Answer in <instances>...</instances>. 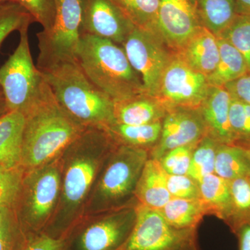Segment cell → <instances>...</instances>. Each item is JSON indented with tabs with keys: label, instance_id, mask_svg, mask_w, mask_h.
Here are the masks:
<instances>
[{
	"label": "cell",
	"instance_id": "38",
	"mask_svg": "<svg viewBox=\"0 0 250 250\" xmlns=\"http://www.w3.org/2000/svg\"><path fill=\"white\" fill-rule=\"evenodd\" d=\"M63 239L54 238L45 233L27 234L22 250H63Z\"/></svg>",
	"mask_w": 250,
	"mask_h": 250
},
{
	"label": "cell",
	"instance_id": "23",
	"mask_svg": "<svg viewBox=\"0 0 250 250\" xmlns=\"http://www.w3.org/2000/svg\"><path fill=\"white\" fill-rule=\"evenodd\" d=\"M105 129L118 144L147 149L150 152L160 139L161 122L142 125L113 123Z\"/></svg>",
	"mask_w": 250,
	"mask_h": 250
},
{
	"label": "cell",
	"instance_id": "26",
	"mask_svg": "<svg viewBox=\"0 0 250 250\" xmlns=\"http://www.w3.org/2000/svg\"><path fill=\"white\" fill-rule=\"evenodd\" d=\"M196 9L202 25L218 36L236 16V0H197Z\"/></svg>",
	"mask_w": 250,
	"mask_h": 250
},
{
	"label": "cell",
	"instance_id": "6",
	"mask_svg": "<svg viewBox=\"0 0 250 250\" xmlns=\"http://www.w3.org/2000/svg\"><path fill=\"white\" fill-rule=\"evenodd\" d=\"M62 188L61 156L24 171L14 215L26 234L44 233L53 218Z\"/></svg>",
	"mask_w": 250,
	"mask_h": 250
},
{
	"label": "cell",
	"instance_id": "34",
	"mask_svg": "<svg viewBox=\"0 0 250 250\" xmlns=\"http://www.w3.org/2000/svg\"><path fill=\"white\" fill-rule=\"evenodd\" d=\"M196 145L174 148L159 159L166 173L174 175L187 174L190 167L192 152Z\"/></svg>",
	"mask_w": 250,
	"mask_h": 250
},
{
	"label": "cell",
	"instance_id": "24",
	"mask_svg": "<svg viewBox=\"0 0 250 250\" xmlns=\"http://www.w3.org/2000/svg\"><path fill=\"white\" fill-rule=\"evenodd\" d=\"M217 37L220 52L218 65L207 78L210 85L224 86L249 72L242 54L228 41Z\"/></svg>",
	"mask_w": 250,
	"mask_h": 250
},
{
	"label": "cell",
	"instance_id": "20",
	"mask_svg": "<svg viewBox=\"0 0 250 250\" xmlns=\"http://www.w3.org/2000/svg\"><path fill=\"white\" fill-rule=\"evenodd\" d=\"M25 117L9 111L0 117V165L21 166L23 130Z\"/></svg>",
	"mask_w": 250,
	"mask_h": 250
},
{
	"label": "cell",
	"instance_id": "31",
	"mask_svg": "<svg viewBox=\"0 0 250 250\" xmlns=\"http://www.w3.org/2000/svg\"><path fill=\"white\" fill-rule=\"evenodd\" d=\"M32 22L30 14L18 3L9 1L0 4V47L11 33L29 27Z\"/></svg>",
	"mask_w": 250,
	"mask_h": 250
},
{
	"label": "cell",
	"instance_id": "15",
	"mask_svg": "<svg viewBox=\"0 0 250 250\" xmlns=\"http://www.w3.org/2000/svg\"><path fill=\"white\" fill-rule=\"evenodd\" d=\"M82 34L123 45L134 25L113 0H81Z\"/></svg>",
	"mask_w": 250,
	"mask_h": 250
},
{
	"label": "cell",
	"instance_id": "30",
	"mask_svg": "<svg viewBox=\"0 0 250 250\" xmlns=\"http://www.w3.org/2000/svg\"><path fill=\"white\" fill-rule=\"evenodd\" d=\"M218 36L228 41L242 54L250 72V16L236 15Z\"/></svg>",
	"mask_w": 250,
	"mask_h": 250
},
{
	"label": "cell",
	"instance_id": "44",
	"mask_svg": "<svg viewBox=\"0 0 250 250\" xmlns=\"http://www.w3.org/2000/svg\"><path fill=\"white\" fill-rule=\"evenodd\" d=\"M189 1H190V2H191L192 4H193L194 6H195V7H196L197 0H189Z\"/></svg>",
	"mask_w": 250,
	"mask_h": 250
},
{
	"label": "cell",
	"instance_id": "13",
	"mask_svg": "<svg viewBox=\"0 0 250 250\" xmlns=\"http://www.w3.org/2000/svg\"><path fill=\"white\" fill-rule=\"evenodd\" d=\"M205 135L207 130L199 108H167L161 122L160 139L149 152V158L159 160L174 148L197 144Z\"/></svg>",
	"mask_w": 250,
	"mask_h": 250
},
{
	"label": "cell",
	"instance_id": "43",
	"mask_svg": "<svg viewBox=\"0 0 250 250\" xmlns=\"http://www.w3.org/2000/svg\"><path fill=\"white\" fill-rule=\"evenodd\" d=\"M7 112L8 109L7 107H6L4 95H3L2 91H1V88H0V117L4 115Z\"/></svg>",
	"mask_w": 250,
	"mask_h": 250
},
{
	"label": "cell",
	"instance_id": "12",
	"mask_svg": "<svg viewBox=\"0 0 250 250\" xmlns=\"http://www.w3.org/2000/svg\"><path fill=\"white\" fill-rule=\"evenodd\" d=\"M210 84L208 78L196 71L174 53L161 79L156 98L166 108H196L201 106Z\"/></svg>",
	"mask_w": 250,
	"mask_h": 250
},
{
	"label": "cell",
	"instance_id": "19",
	"mask_svg": "<svg viewBox=\"0 0 250 250\" xmlns=\"http://www.w3.org/2000/svg\"><path fill=\"white\" fill-rule=\"evenodd\" d=\"M166 172L156 159L149 158L140 177L136 198L140 205L160 210L172 198L167 187Z\"/></svg>",
	"mask_w": 250,
	"mask_h": 250
},
{
	"label": "cell",
	"instance_id": "3",
	"mask_svg": "<svg viewBox=\"0 0 250 250\" xmlns=\"http://www.w3.org/2000/svg\"><path fill=\"white\" fill-rule=\"evenodd\" d=\"M41 73L59 106L82 127L105 129L114 123L113 100L88 80L77 62Z\"/></svg>",
	"mask_w": 250,
	"mask_h": 250
},
{
	"label": "cell",
	"instance_id": "21",
	"mask_svg": "<svg viewBox=\"0 0 250 250\" xmlns=\"http://www.w3.org/2000/svg\"><path fill=\"white\" fill-rule=\"evenodd\" d=\"M200 198L208 208V215L228 223L231 209V196L229 182L210 174L198 182Z\"/></svg>",
	"mask_w": 250,
	"mask_h": 250
},
{
	"label": "cell",
	"instance_id": "18",
	"mask_svg": "<svg viewBox=\"0 0 250 250\" xmlns=\"http://www.w3.org/2000/svg\"><path fill=\"white\" fill-rule=\"evenodd\" d=\"M177 54L189 66L208 77L218 65L220 56L218 37L202 26Z\"/></svg>",
	"mask_w": 250,
	"mask_h": 250
},
{
	"label": "cell",
	"instance_id": "36",
	"mask_svg": "<svg viewBox=\"0 0 250 250\" xmlns=\"http://www.w3.org/2000/svg\"><path fill=\"white\" fill-rule=\"evenodd\" d=\"M27 234L23 231L14 213L0 229V250H22Z\"/></svg>",
	"mask_w": 250,
	"mask_h": 250
},
{
	"label": "cell",
	"instance_id": "11",
	"mask_svg": "<svg viewBox=\"0 0 250 250\" xmlns=\"http://www.w3.org/2000/svg\"><path fill=\"white\" fill-rule=\"evenodd\" d=\"M122 46L141 78L145 93L156 98L163 75L174 52L159 34L137 27L131 31Z\"/></svg>",
	"mask_w": 250,
	"mask_h": 250
},
{
	"label": "cell",
	"instance_id": "27",
	"mask_svg": "<svg viewBox=\"0 0 250 250\" xmlns=\"http://www.w3.org/2000/svg\"><path fill=\"white\" fill-rule=\"evenodd\" d=\"M231 196V214L227 225L235 235L250 225V177L229 181Z\"/></svg>",
	"mask_w": 250,
	"mask_h": 250
},
{
	"label": "cell",
	"instance_id": "41",
	"mask_svg": "<svg viewBox=\"0 0 250 250\" xmlns=\"http://www.w3.org/2000/svg\"><path fill=\"white\" fill-rule=\"evenodd\" d=\"M236 15L250 16V0H236Z\"/></svg>",
	"mask_w": 250,
	"mask_h": 250
},
{
	"label": "cell",
	"instance_id": "4",
	"mask_svg": "<svg viewBox=\"0 0 250 250\" xmlns=\"http://www.w3.org/2000/svg\"><path fill=\"white\" fill-rule=\"evenodd\" d=\"M77 62L88 80L113 102L146 93L123 46L113 41L82 34Z\"/></svg>",
	"mask_w": 250,
	"mask_h": 250
},
{
	"label": "cell",
	"instance_id": "7",
	"mask_svg": "<svg viewBox=\"0 0 250 250\" xmlns=\"http://www.w3.org/2000/svg\"><path fill=\"white\" fill-rule=\"evenodd\" d=\"M138 205L82 217L63 238V250H119L134 229Z\"/></svg>",
	"mask_w": 250,
	"mask_h": 250
},
{
	"label": "cell",
	"instance_id": "25",
	"mask_svg": "<svg viewBox=\"0 0 250 250\" xmlns=\"http://www.w3.org/2000/svg\"><path fill=\"white\" fill-rule=\"evenodd\" d=\"M215 174L228 181L250 177V155L246 148L220 144L215 157Z\"/></svg>",
	"mask_w": 250,
	"mask_h": 250
},
{
	"label": "cell",
	"instance_id": "28",
	"mask_svg": "<svg viewBox=\"0 0 250 250\" xmlns=\"http://www.w3.org/2000/svg\"><path fill=\"white\" fill-rule=\"evenodd\" d=\"M135 27L157 33L161 0H113Z\"/></svg>",
	"mask_w": 250,
	"mask_h": 250
},
{
	"label": "cell",
	"instance_id": "40",
	"mask_svg": "<svg viewBox=\"0 0 250 250\" xmlns=\"http://www.w3.org/2000/svg\"><path fill=\"white\" fill-rule=\"evenodd\" d=\"M236 236L239 243V250H250V225L240 229Z\"/></svg>",
	"mask_w": 250,
	"mask_h": 250
},
{
	"label": "cell",
	"instance_id": "37",
	"mask_svg": "<svg viewBox=\"0 0 250 250\" xmlns=\"http://www.w3.org/2000/svg\"><path fill=\"white\" fill-rule=\"evenodd\" d=\"M167 187L172 197L182 199L200 198V188L196 181L188 174H166Z\"/></svg>",
	"mask_w": 250,
	"mask_h": 250
},
{
	"label": "cell",
	"instance_id": "33",
	"mask_svg": "<svg viewBox=\"0 0 250 250\" xmlns=\"http://www.w3.org/2000/svg\"><path fill=\"white\" fill-rule=\"evenodd\" d=\"M229 121L236 141L235 145L250 147V105L231 96Z\"/></svg>",
	"mask_w": 250,
	"mask_h": 250
},
{
	"label": "cell",
	"instance_id": "9",
	"mask_svg": "<svg viewBox=\"0 0 250 250\" xmlns=\"http://www.w3.org/2000/svg\"><path fill=\"white\" fill-rule=\"evenodd\" d=\"M28 29L25 27L19 31L17 47L0 67V88L8 112H20L24 116L37 102L45 83L31 57Z\"/></svg>",
	"mask_w": 250,
	"mask_h": 250
},
{
	"label": "cell",
	"instance_id": "14",
	"mask_svg": "<svg viewBox=\"0 0 250 250\" xmlns=\"http://www.w3.org/2000/svg\"><path fill=\"white\" fill-rule=\"evenodd\" d=\"M202 26L196 7L189 0H161L157 33L174 53H178Z\"/></svg>",
	"mask_w": 250,
	"mask_h": 250
},
{
	"label": "cell",
	"instance_id": "10",
	"mask_svg": "<svg viewBox=\"0 0 250 250\" xmlns=\"http://www.w3.org/2000/svg\"><path fill=\"white\" fill-rule=\"evenodd\" d=\"M196 231L174 228L159 210L139 204L134 229L119 250H198Z\"/></svg>",
	"mask_w": 250,
	"mask_h": 250
},
{
	"label": "cell",
	"instance_id": "45",
	"mask_svg": "<svg viewBox=\"0 0 250 250\" xmlns=\"http://www.w3.org/2000/svg\"><path fill=\"white\" fill-rule=\"evenodd\" d=\"M12 1V0H0V4L3 3L7 2V1Z\"/></svg>",
	"mask_w": 250,
	"mask_h": 250
},
{
	"label": "cell",
	"instance_id": "35",
	"mask_svg": "<svg viewBox=\"0 0 250 250\" xmlns=\"http://www.w3.org/2000/svg\"><path fill=\"white\" fill-rule=\"evenodd\" d=\"M21 5L30 14L35 22L42 26V30L52 27L56 15V0H12Z\"/></svg>",
	"mask_w": 250,
	"mask_h": 250
},
{
	"label": "cell",
	"instance_id": "5",
	"mask_svg": "<svg viewBox=\"0 0 250 250\" xmlns=\"http://www.w3.org/2000/svg\"><path fill=\"white\" fill-rule=\"evenodd\" d=\"M149 158L147 149L116 143L99 172L83 216L139 204L136 187Z\"/></svg>",
	"mask_w": 250,
	"mask_h": 250
},
{
	"label": "cell",
	"instance_id": "29",
	"mask_svg": "<svg viewBox=\"0 0 250 250\" xmlns=\"http://www.w3.org/2000/svg\"><path fill=\"white\" fill-rule=\"evenodd\" d=\"M220 143L205 135L192 152L188 175L197 183L206 176L215 173V157Z\"/></svg>",
	"mask_w": 250,
	"mask_h": 250
},
{
	"label": "cell",
	"instance_id": "2",
	"mask_svg": "<svg viewBox=\"0 0 250 250\" xmlns=\"http://www.w3.org/2000/svg\"><path fill=\"white\" fill-rule=\"evenodd\" d=\"M24 117L21 152L24 170L58 159L85 129L59 106L45 81L40 97Z\"/></svg>",
	"mask_w": 250,
	"mask_h": 250
},
{
	"label": "cell",
	"instance_id": "42",
	"mask_svg": "<svg viewBox=\"0 0 250 250\" xmlns=\"http://www.w3.org/2000/svg\"><path fill=\"white\" fill-rule=\"evenodd\" d=\"M10 208H4V207H0V229L2 228L5 222L7 220L11 213H9Z\"/></svg>",
	"mask_w": 250,
	"mask_h": 250
},
{
	"label": "cell",
	"instance_id": "1",
	"mask_svg": "<svg viewBox=\"0 0 250 250\" xmlns=\"http://www.w3.org/2000/svg\"><path fill=\"white\" fill-rule=\"evenodd\" d=\"M116 143L103 128H87L61 156L62 188L53 218L45 233L63 239L82 218L99 172Z\"/></svg>",
	"mask_w": 250,
	"mask_h": 250
},
{
	"label": "cell",
	"instance_id": "39",
	"mask_svg": "<svg viewBox=\"0 0 250 250\" xmlns=\"http://www.w3.org/2000/svg\"><path fill=\"white\" fill-rule=\"evenodd\" d=\"M233 98L250 105V72L224 85Z\"/></svg>",
	"mask_w": 250,
	"mask_h": 250
},
{
	"label": "cell",
	"instance_id": "17",
	"mask_svg": "<svg viewBox=\"0 0 250 250\" xmlns=\"http://www.w3.org/2000/svg\"><path fill=\"white\" fill-rule=\"evenodd\" d=\"M167 108L154 97L146 93L113 102L114 123L142 125L162 122Z\"/></svg>",
	"mask_w": 250,
	"mask_h": 250
},
{
	"label": "cell",
	"instance_id": "46",
	"mask_svg": "<svg viewBox=\"0 0 250 250\" xmlns=\"http://www.w3.org/2000/svg\"><path fill=\"white\" fill-rule=\"evenodd\" d=\"M246 149H247V150H248V152H249V154H250V147H248V148H246Z\"/></svg>",
	"mask_w": 250,
	"mask_h": 250
},
{
	"label": "cell",
	"instance_id": "22",
	"mask_svg": "<svg viewBox=\"0 0 250 250\" xmlns=\"http://www.w3.org/2000/svg\"><path fill=\"white\" fill-rule=\"evenodd\" d=\"M159 210L167 223L178 229H197L203 217L208 215V208L201 198L172 197Z\"/></svg>",
	"mask_w": 250,
	"mask_h": 250
},
{
	"label": "cell",
	"instance_id": "16",
	"mask_svg": "<svg viewBox=\"0 0 250 250\" xmlns=\"http://www.w3.org/2000/svg\"><path fill=\"white\" fill-rule=\"evenodd\" d=\"M231 96L224 86L210 85L199 111L205 123L207 135L220 144L235 145L229 121Z\"/></svg>",
	"mask_w": 250,
	"mask_h": 250
},
{
	"label": "cell",
	"instance_id": "32",
	"mask_svg": "<svg viewBox=\"0 0 250 250\" xmlns=\"http://www.w3.org/2000/svg\"><path fill=\"white\" fill-rule=\"evenodd\" d=\"M24 171L22 166L0 165V207L13 209L21 191Z\"/></svg>",
	"mask_w": 250,
	"mask_h": 250
},
{
	"label": "cell",
	"instance_id": "8",
	"mask_svg": "<svg viewBox=\"0 0 250 250\" xmlns=\"http://www.w3.org/2000/svg\"><path fill=\"white\" fill-rule=\"evenodd\" d=\"M82 35L81 0H56L52 27L38 33V69L45 72L62 63L77 62Z\"/></svg>",
	"mask_w": 250,
	"mask_h": 250
}]
</instances>
